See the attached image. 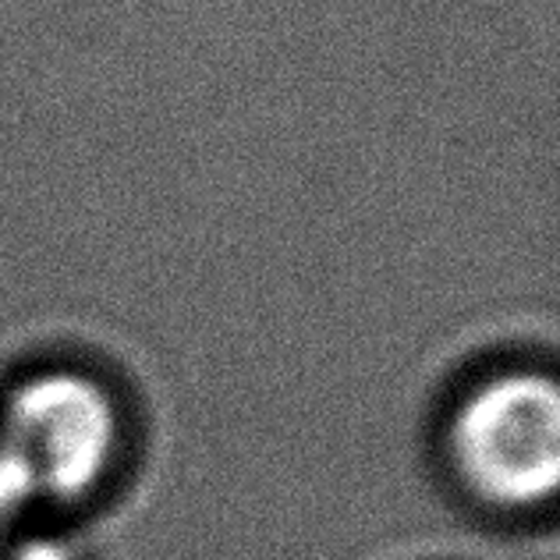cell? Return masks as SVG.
Segmentation results:
<instances>
[{"mask_svg":"<svg viewBox=\"0 0 560 560\" xmlns=\"http://www.w3.org/2000/svg\"><path fill=\"white\" fill-rule=\"evenodd\" d=\"M125 416L110 387L82 370H39L0 401V458L28 500L79 504L121 458Z\"/></svg>","mask_w":560,"mask_h":560,"instance_id":"1","label":"cell"},{"mask_svg":"<svg viewBox=\"0 0 560 560\" xmlns=\"http://www.w3.org/2000/svg\"><path fill=\"white\" fill-rule=\"evenodd\" d=\"M447 454L465 490L490 508H542L560 482V394L547 373L479 380L451 411Z\"/></svg>","mask_w":560,"mask_h":560,"instance_id":"2","label":"cell"},{"mask_svg":"<svg viewBox=\"0 0 560 560\" xmlns=\"http://www.w3.org/2000/svg\"><path fill=\"white\" fill-rule=\"evenodd\" d=\"M28 504H33V500H28L22 479L14 476L4 458H0V547L8 542V536L14 533V525H19L22 511Z\"/></svg>","mask_w":560,"mask_h":560,"instance_id":"3","label":"cell"},{"mask_svg":"<svg viewBox=\"0 0 560 560\" xmlns=\"http://www.w3.org/2000/svg\"><path fill=\"white\" fill-rule=\"evenodd\" d=\"M4 560H79L75 547L61 536H50V533H33V536H22L14 539Z\"/></svg>","mask_w":560,"mask_h":560,"instance_id":"4","label":"cell"}]
</instances>
